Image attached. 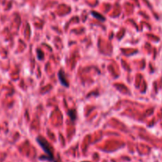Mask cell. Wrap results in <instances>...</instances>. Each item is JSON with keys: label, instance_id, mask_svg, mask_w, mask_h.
I'll return each instance as SVG.
<instances>
[{"label": "cell", "instance_id": "4", "mask_svg": "<svg viewBox=\"0 0 162 162\" xmlns=\"http://www.w3.org/2000/svg\"><path fill=\"white\" fill-rule=\"evenodd\" d=\"M67 114L72 121H74V120L76 119V111H75L74 110H70V111H68Z\"/></svg>", "mask_w": 162, "mask_h": 162}, {"label": "cell", "instance_id": "2", "mask_svg": "<svg viewBox=\"0 0 162 162\" xmlns=\"http://www.w3.org/2000/svg\"><path fill=\"white\" fill-rule=\"evenodd\" d=\"M58 76H59V80L60 81L61 84L64 86V87H67L69 86V83L67 82V80L66 79L65 74H64V72L63 70H60L58 73Z\"/></svg>", "mask_w": 162, "mask_h": 162}, {"label": "cell", "instance_id": "3", "mask_svg": "<svg viewBox=\"0 0 162 162\" xmlns=\"http://www.w3.org/2000/svg\"><path fill=\"white\" fill-rule=\"evenodd\" d=\"M91 15H92L94 18H96L97 19L101 21V22H104V21H105V18H104V16H102L101 15H100L99 13L95 12V11H92V12H91Z\"/></svg>", "mask_w": 162, "mask_h": 162}, {"label": "cell", "instance_id": "5", "mask_svg": "<svg viewBox=\"0 0 162 162\" xmlns=\"http://www.w3.org/2000/svg\"><path fill=\"white\" fill-rule=\"evenodd\" d=\"M36 54H37V58L39 60H42V59L44 58V53H43V51H41V49H37L36 51Z\"/></svg>", "mask_w": 162, "mask_h": 162}, {"label": "cell", "instance_id": "1", "mask_svg": "<svg viewBox=\"0 0 162 162\" xmlns=\"http://www.w3.org/2000/svg\"><path fill=\"white\" fill-rule=\"evenodd\" d=\"M36 141L38 142L40 146L43 149L44 152L47 154V157H41L40 159L41 160H46L48 161H55V157L53 155V150H52V147H51V144L48 141L44 138H41V137H39L36 138Z\"/></svg>", "mask_w": 162, "mask_h": 162}, {"label": "cell", "instance_id": "6", "mask_svg": "<svg viewBox=\"0 0 162 162\" xmlns=\"http://www.w3.org/2000/svg\"><path fill=\"white\" fill-rule=\"evenodd\" d=\"M54 162H57V161H54Z\"/></svg>", "mask_w": 162, "mask_h": 162}]
</instances>
